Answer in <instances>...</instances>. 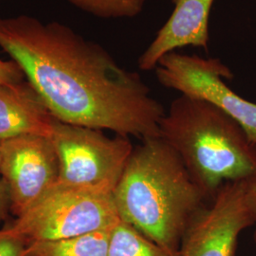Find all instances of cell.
Masks as SVG:
<instances>
[{
  "label": "cell",
  "instance_id": "5bb4252c",
  "mask_svg": "<svg viewBox=\"0 0 256 256\" xmlns=\"http://www.w3.org/2000/svg\"><path fill=\"white\" fill-rule=\"evenodd\" d=\"M26 242L8 229L0 230V256H24Z\"/></svg>",
  "mask_w": 256,
  "mask_h": 256
},
{
  "label": "cell",
  "instance_id": "e0dca14e",
  "mask_svg": "<svg viewBox=\"0 0 256 256\" xmlns=\"http://www.w3.org/2000/svg\"><path fill=\"white\" fill-rule=\"evenodd\" d=\"M252 214H254V226H256L254 239L256 245V176L252 180Z\"/></svg>",
  "mask_w": 256,
  "mask_h": 256
},
{
  "label": "cell",
  "instance_id": "3957f363",
  "mask_svg": "<svg viewBox=\"0 0 256 256\" xmlns=\"http://www.w3.org/2000/svg\"><path fill=\"white\" fill-rule=\"evenodd\" d=\"M160 137L180 156L210 202L227 182L256 176V144L223 110L182 95L160 124Z\"/></svg>",
  "mask_w": 256,
  "mask_h": 256
},
{
  "label": "cell",
  "instance_id": "9c48e42d",
  "mask_svg": "<svg viewBox=\"0 0 256 256\" xmlns=\"http://www.w3.org/2000/svg\"><path fill=\"white\" fill-rule=\"evenodd\" d=\"M216 0H172L174 10L155 39L140 56V70H156L160 60L168 54L186 46L209 50V22Z\"/></svg>",
  "mask_w": 256,
  "mask_h": 256
},
{
  "label": "cell",
  "instance_id": "52a82bcc",
  "mask_svg": "<svg viewBox=\"0 0 256 256\" xmlns=\"http://www.w3.org/2000/svg\"><path fill=\"white\" fill-rule=\"evenodd\" d=\"M252 180L224 184L190 220L180 256H238L242 232L254 226Z\"/></svg>",
  "mask_w": 256,
  "mask_h": 256
},
{
  "label": "cell",
  "instance_id": "8fae6325",
  "mask_svg": "<svg viewBox=\"0 0 256 256\" xmlns=\"http://www.w3.org/2000/svg\"><path fill=\"white\" fill-rule=\"evenodd\" d=\"M113 228L77 238L30 243L27 245L24 256H108Z\"/></svg>",
  "mask_w": 256,
  "mask_h": 256
},
{
  "label": "cell",
  "instance_id": "4fadbf2b",
  "mask_svg": "<svg viewBox=\"0 0 256 256\" xmlns=\"http://www.w3.org/2000/svg\"><path fill=\"white\" fill-rule=\"evenodd\" d=\"M76 8L106 19L134 18L144 9L147 0H66Z\"/></svg>",
  "mask_w": 256,
  "mask_h": 256
},
{
  "label": "cell",
  "instance_id": "30bf717a",
  "mask_svg": "<svg viewBox=\"0 0 256 256\" xmlns=\"http://www.w3.org/2000/svg\"><path fill=\"white\" fill-rule=\"evenodd\" d=\"M55 120L30 82L0 84V142L21 136L50 138Z\"/></svg>",
  "mask_w": 256,
  "mask_h": 256
},
{
  "label": "cell",
  "instance_id": "7a4b0ae2",
  "mask_svg": "<svg viewBox=\"0 0 256 256\" xmlns=\"http://www.w3.org/2000/svg\"><path fill=\"white\" fill-rule=\"evenodd\" d=\"M113 196L120 220L174 252L190 220L209 202L160 137L134 148Z\"/></svg>",
  "mask_w": 256,
  "mask_h": 256
},
{
  "label": "cell",
  "instance_id": "9a60e30c",
  "mask_svg": "<svg viewBox=\"0 0 256 256\" xmlns=\"http://www.w3.org/2000/svg\"><path fill=\"white\" fill-rule=\"evenodd\" d=\"M25 75L18 64L12 61L0 59V84H16L24 81Z\"/></svg>",
  "mask_w": 256,
  "mask_h": 256
},
{
  "label": "cell",
  "instance_id": "2e32d148",
  "mask_svg": "<svg viewBox=\"0 0 256 256\" xmlns=\"http://www.w3.org/2000/svg\"><path fill=\"white\" fill-rule=\"evenodd\" d=\"M10 210V200L6 184L0 182V221L5 220Z\"/></svg>",
  "mask_w": 256,
  "mask_h": 256
},
{
  "label": "cell",
  "instance_id": "277c9868",
  "mask_svg": "<svg viewBox=\"0 0 256 256\" xmlns=\"http://www.w3.org/2000/svg\"><path fill=\"white\" fill-rule=\"evenodd\" d=\"M120 221L112 192L56 184L7 229L28 245L110 229Z\"/></svg>",
  "mask_w": 256,
  "mask_h": 256
},
{
  "label": "cell",
  "instance_id": "ba28073f",
  "mask_svg": "<svg viewBox=\"0 0 256 256\" xmlns=\"http://www.w3.org/2000/svg\"><path fill=\"white\" fill-rule=\"evenodd\" d=\"M0 174L10 210L24 214L58 182L59 160L50 138L21 136L0 142Z\"/></svg>",
  "mask_w": 256,
  "mask_h": 256
},
{
  "label": "cell",
  "instance_id": "6da1fadb",
  "mask_svg": "<svg viewBox=\"0 0 256 256\" xmlns=\"http://www.w3.org/2000/svg\"><path fill=\"white\" fill-rule=\"evenodd\" d=\"M0 48L55 119L142 142L160 137L166 110L140 75L72 28L25 14L0 18Z\"/></svg>",
  "mask_w": 256,
  "mask_h": 256
},
{
  "label": "cell",
  "instance_id": "8992f818",
  "mask_svg": "<svg viewBox=\"0 0 256 256\" xmlns=\"http://www.w3.org/2000/svg\"><path fill=\"white\" fill-rule=\"evenodd\" d=\"M155 70L162 86L216 106L256 144V104L230 90L225 80H232L234 74L220 59L174 52L164 56Z\"/></svg>",
  "mask_w": 256,
  "mask_h": 256
},
{
  "label": "cell",
  "instance_id": "7c38bea8",
  "mask_svg": "<svg viewBox=\"0 0 256 256\" xmlns=\"http://www.w3.org/2000/svg\"><path fill=\"white\" fill-rule=\"evenodd\" d=\"M108 256H180V252L158 246L120 220L111 232Z\"/></svg>",
  "mask_w": 256,
  "mask_h": 256
},
{
  "label": "cell",
  "instance_id": "5b68a950",
  "mask_svg": "<svg viewBox=\"0 0 256 256\" xmlns=\"http://www.w3.org/2000/svg\"><path fill=\"white\" fill-rule=\"evenodd\" d=\"M50 138L59 160L57 185L98 192H114L134 151L129 138H111L57 119Z\"/></svg>",
  "mask_w": 256,
  "mask_h": 256
}]
</instances>
